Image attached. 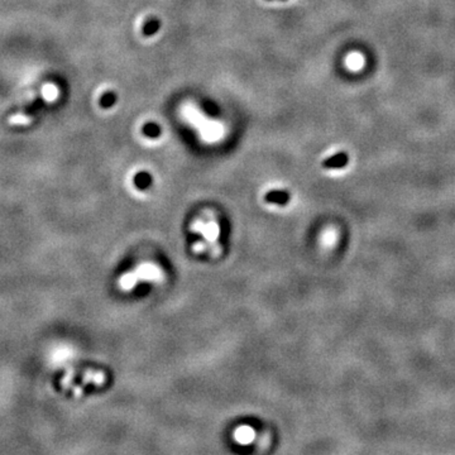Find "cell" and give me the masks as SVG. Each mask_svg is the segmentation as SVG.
Returning <instances> with one entry per match:
<instances>
[{
    "mask_svg": "<svg viewBox=\"0 0 455 455\" xmlns=\"http://www.w3.org/2000/svg\"><path fill=\"white\" fill-rule=\"evenodd\" d=\"M41 94H42V98L45 99L46 102H54L59 97V90L54 84H51V82H47L45 85L42 86V90H41Z\"/></svg>",
    "mask_w": 455,
    "mask_h": 455,
    "instance_id": "7",
    "label": "cell"
},
{
    "mask_svg": "<svg viewBox=\"0 0 455 455\" xmlns=\"http://www.w3.org/2000/svg\"><path fill=\"white\" fill-rule=\"evenodd\" d=\"M207 247H209V246H207V244L205 243V242L201 241V242H196V243L193 246V249H194V252H195V253H199V254H201V253H203L205 251H206Z\"/></svg>",
    "mask_w": 455,
    "mask_h": 455,
    "instance_id": "14",
    "label": "cell"
},
{
    "mask_svg": "<svg viewBox=\"0 0 455 455\" xmlns=\"http://www.w3.org/2000/svg\"><path fill=\"white\" fill-rule=\"evenodd\" d=\"M234 439L237 443H239V444H242V445L251 444V443H252V441L255 439L254 429H252V427L248 426V425L239 426L234 431Z\"/></svg>",
    "mask_w": 455,
    "mask_h": 455,
    "instance_id": "3",
    "label": "cell"
},
{
    "mask_svg": "<svg viewBox=\"0 0 455 455\" xmlns=\"http://www.w3.org/2000/svg\"><path fill=\"white\" fill-rule=\"evenodd\" d=\"M153 181V177L147 172V171H142V172L137 173L136 177H134V184L138 189L145 190L147 187L151 186Z\"/></svg>",
    "mask_w": 455,
    "mask_h": 455,
    "instance_id": "8",
    "label": "cell"
},
{
    "mask_svg": "<svg viewBox=\"0 0 455 455\" xmlns=\"http://www.w3.org/2000/svg\"><path fill=\"white\" fill-rule=\"evenodd\" d=\"M115 100H116V97H115V94H113V93H106L104 95V97L101 98V105L104 107H109V106H111V105H114L115 104Z\"/></svg>",
    "mask_w": 455,
    "mask_h": 455,
    "instance_id": "13",
    "label": "cell"
},
{
    "mask_svg": "<svg viewBox=\"0 0 455 455\" xmlns=\"http://www.w3.org/2000/svg\"><path fill=\"white\" fill-rule=\"evenodd\" d=\"M266 201L269 203H276V205H286L290 200V195L282 190H273L269 191L266 195Z\"/></svg>",
    "mask_w": 455,
    "mask_h": 455,
    "instance_id": "6",
    "label": "cell"
},
{
    "mask_svg": "<svg viewBox=\"0 0 455 455\" xmlns=\"http://www.w3.org/2000/svg\"><path fill=\"white\" fill-rule=\"evenodd\" d=\"M32 122H33V118L26 115V114H14L8 120L10 125H29L32 124Z\"/></svg>",
    "mask_w": 455,
    "mask_h": 455,
    "instance_id": "10",
    "label": "cell"
},
{
    "mask_svg": "<svg viewBox=\"0 0 455 455\" xmlns=\"http://www.w3.org/2000/svg\"><path fill=\"white\" fill-rule=\"evenodd\" d=\"M104 373L101 372H93V370H89L86 372L85 377H84V381L85 382H91V383H95V385L100 386L104 383Z\"/></svg>",
    "mask_w": 455,
    "mask_h": 455,
    "instance_id": "12",
    "label": "cell"
},
{
    "mask_svg": "<svg viewBox=\"0 0 455 455\" xmlns=\"http://www.w3.org/2000/svg\"><path fill=\"white\" fill-rule=\"evenodd\" d=\"M191 230L203 238V242L209 247H211V252L218 253L220 251V248L216 246V242L220 237V225L212 216H210L209 219L201 218L194 221L193 225H191Z\"/></svg>",
    "mask_w": 455,
    "mask_h": 455,
    "instance_id": "1",
    "label": "cell"
},
{
    "mask_svg": "<svg viewBox=\"0 0 455 455\" xmlns=\"http://www.w3.org/2000/svg\"><path fill=\"white\" fill-rule=\"evenodd\" d=\"M349 155L345 152L337 153V154L331 155L328 159L322 162V166L325 168H343L348 164Z\"/></svg>",
    "mask_w": 455,
    "mask_h": 455,
    "instance_id": "4",
    "label": "cell"
},
{
    "mask_svg": "<svg viewBox=\"0 0 455 455\" xmlns=\"http://www.w3.org/2000/svg\"><path fill=\"white\" fill-rule=\"evenodd\" d=\"M159 27H161L159 20L157 18H151L143 26V34L145 36H153V34H155L159 31Z\"/></svg>",
    "mask_w": 455,
    "mask_h": 455,
    "instance_id": "9",
    "label": "cell"
},
{
    "mask_svg": "<svg viewBox=\"0 0 455 455\" xmlns=\"http://www.w3.org/2000/svg\"><path fill=\"white\" fill-rule=\"evenodd\" d=\"M138 281L142 282H153V283H159L163 280V272L152 263H142L134 269Z\"/></svg>",
    "mask_w": 455,
    "mask_h": 455,
    "instance_id": "2",
    "label": "cell"
},
{
    "mask_svg": "<svg viewBox=\"0 0 455 455\" xmlns=\"http://www.w3.org/2000/svg\"><path fill=\"white\" fill-rule=\"evenodd\" d=\"M138 278H137L136 273L134 272H127L122 276V277L119 278L118 283L119 287L123 290V291H132V290L138 285Z\"/></svg>",
    "mask_w": 455,
    "mask_h": 455,
    "instance_id": "5",
    "label": "cell"
},
{
    "mask_svg": "<svg viewBox=\"0 0 455 455\" xmlns=\"http://www.w3.org/2000/svg\"><path fill=\"white\" fill-rule=\"evenodd\" d=\"M143 134L150 138H158L161 136V127L155 123H147L143 125Z\"/></svg>",
    "mask_w": 455,
    "mask_h": 455,
    "instance_id": "11",
    "label": "cell"
}]
</instances>
